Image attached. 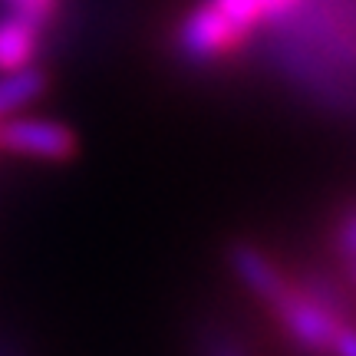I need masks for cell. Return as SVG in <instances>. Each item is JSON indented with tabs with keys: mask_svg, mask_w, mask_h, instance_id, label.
<instances>
[{
	"mask_svg": "<svg viewBox=\"0 0 356 356\" xmlns=\"http://www.w3.org/2000/svg\"><path fill=\"white\" fill-rule=\"evenodd\" d=\"M0 149L37 162H63L76 152V136L56 119L13 115L0 122Z\"/></svg>",
	"mask_w": 356,
	"mask_h": 356,
	"instance_id": "1",
	"label": "cell"
},
{
	"mask_svg": "<svg viewBox=\"0 0 356 356\" xmlns=\"http://www.w3.org/2000/svg\"><path fill=\"white\" fill-rule=\"evenodd\" d=\"M244 40H248V33L241 26H234L208 0H202L178 26V50L185 53L188 60H195V63H208V60H218V56H228V53L241 47Z\"/></svg>",
	"mask_w": 356,
	"mask_h": 356,
	"instance_id": "2",
	"label": "cell"
},
{
	"mask_svg": "<svg viewBox=\"0 0 356 356\" xmlns=\"http://www.w3.org/2000/svg\"><path fill=\"white\" fill-rule=\"evenodd\" d=\"M43 40V24L0 3V73L33 66Z\"/></svg>",
	"mask_w": 356,
	"mask_h": 356,
	"instance_id": "3",
	"label": "cell"
},
{
	"mask_svg": "<svg viewBox=\"0 0 356 356\" xmlns=\"http://www.w3.org/2000/svg\"><path fill=\"white\" fill-rule=\"evenodd\" d=\"M231 267H234V274L244 280V287L254 293V297H261L270 310L293 291L291 280L284 277L261 251L248 248V244H238V248L231 251Z\"/></svg>",
	"mask_w": 356,
	"mask_h": 356,
	"instance_id": "4",
	"label": "cell"
},
{
	"mask_svg": "<svg viewBox=\"0 0 356 356\" xmlns=\"http://www.w3.org/2000/svg\"><path fill=\"white\" fill-rule=\"evenodd\" d=\"M43 86H47V76L37 66H26L17 73H0V119L30 106L43 92Z\"/></svg>",
	"mask_w": 356,
	"mask_h": 356,
	"instance_id": "5",
	"label": "cell"
},
{
	"mask_svg": "<svg viewBox=\"0 0 356 356\" xmlns=\"http://www.w3.org/2000/svg\"><path fill=\"white\" fill-rule=\"evenodd\" d=\"M3 7H10V10H20L26 13V17H33V20H40V24L47 26L60 13V3L63 0H0Z\"/></svg>",
	"mask_w": 356,
	"mask_h": 356,
	"instance_id": "6",
	"label": "cell"
},
{
	"mask_svg": "<svg viewBox=\"0 0 356 356\" xmlns=\"http://www.w3.org/2000/svg\"><path fill=\"white\" fill-rule=\"evenodd\" d=\"M330 356H356V330L350 323H343L330 343Z\"/></svg>",
	"mask_w": 356,
	"mask_h": 356,
	"instance_id": "7",
	"label": "cell"
},
{
	"mask_svg": "<svg viewBox=\"0 0 356 356\" xmlns=\"http://www.w3.org/2000/svg\"><path fill=\"white\" fill-rule=\"evenodd\" d=\"M340 251H343L350 261L356 257V211L346 215L343 225H340Z\"/></svg>",
	"mask_w": 356,
	"mask_h": 356,
	"instance_id": "8",
	"label": "cell"
},
{
	"mask_svg": "<svg viewBox=\"0 0 356 356\" xmlns=\"http://www.w3.org/2000/svg\"><path fill=\"white\" fill-rule=\"evenodd\" d=\"M267 7V20H277V17H287L293 7H300V0H264Z\"/></svg>",
	"mask_w": 356,
	"mask_h": 356,
	"instance_id": "9",
	"label": "cell"
},
{
	"mask_svg": "<svg viewBox=\"0 0 356 356\" xmlns=\"http://www.w3.org/2000/svg\"><path fill=\"white\" fill-rule=\"evenodd\" d=\"M208 356H244V353L234 343H231V340H211V346H208Z\"/></svg>",
	"mask_w": 356,
	"mask_h": 356,
	"instance_id": "10",
	"label": "cell"
},
{
	"mask_svg": "<svg viewBox=\"0 0 356 356\" xmlns=\"http://www.w3.org/2000/svg\"><path fill=\"white\" fill-rule=\"evenodd\" d=\"M350 277H353V284H356V257L350 261Z\"/></svg>",
	"mask_w": 356,
	"mask_h": 356,
	"instance_id": "11",
	"label": "cell"
}]
</instances>
